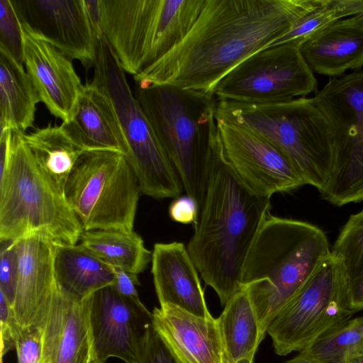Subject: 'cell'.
I'll use <instances>...</instances> for the list:
<instances>
[{
	"instance_id": "obj_1",
	"label": "cell",
	"mask_w": 363,
	"mask_h": 363,
	"mask_svg": "<svg viewBox=\"0 0 363 363\" xmlns=\"http://www.w3.org/2000/svg\"><path fill=\"white\" fill-rule=\"evenodd\" d=\"M323 0H206L177 46L133 77L135 83L168 84L213 94L220 80L264 50L301 16Z\"/></svg>"
},
{
	"instance_id": "obj_2",
	"label": "cell",
	"mask_w": 363,
	"mask_h": 363,
	"mask_svg": "<svg viewBox=\"0 0 363 363\" xmlns=\"http://www.w3.org/2000/svg\"><path fill=\"white\" fill-rule=\"evenodd\" d=\"M270 209V198L251 191L228 162L216 124L205 196L186 248L222 306L241 289L245 259Z\"/></svg>"
},
{
	"instance_id": "obj_3",
	"label": "cell",
	"mask_w": 363,
	"mask_h": 363,
	"mask_svg": "<svg viewBox=\"0 0 363 363\" xmlns=\"http://www.w3.org/2000/svg\"><path fill=\"white\" fill-rule=\"evenodd\" d=\"M330 255L324 232L311 223L269 214L245 259V289L265 335L272 321Z\"/></svg>"
},
{
	"instance_id": "obj_4",
	"label": "cell",
	"mask_w": 363,
	"mask_h": 363,
	"mask_svg": "<svg viewBox=\"0 0 363 363\" xmlns=\"http://www.w3.org/2000/svg\"><path fill=\"white\" fill-rule=\"evenodd\" d=\"M134 94L199 210L205 196L218 101L209 93L168 84L135 83Z\"/></svg>"
},
{
	"instance_id": "obj_5",
	"label": "cell",
	"mask_w": 363,
	"mask_h": 363,
	"mask_svg": "<svg viewBox=\"0 0 363 363\" xmlns=\"http://www.w3.org/2000/svg\"><path fill=\"white\" fill-rule=\"evenodd\" d=\"M23 135L12 130L8 164L0 174V240L36 238L76 245L83 228L64 192L36 164Z\"/></svg>"
},
{
	"instance_id": "obj_6",
	"label": "cell",
	"mask_w": 363,
	"mask_h": 363,
	"mask_svg": "<svg viewBox=\"0 0 363 363\" xmlns=\"http://www.w3.org/2000/svg\"><path fill=\"white\" fill-rule=\"evenodd\" d=\"M215 119L245 127L285 154L306 184L321 191L331 176L335 145L330 124L313 98L251 104L218 100Z\"/></svg>"
},
{
	"instance_id": "obj_7",
	"label": "cell",
	"mask_w": 363,
	"mask_h": 363,
	"mask_svg": "<svg viewBox=\"0 0 363 363\" xmlns=\"http://www.w3.org/2000/svg\"><path fill=\"white\" fill-rule=\"evenodd\" d=\"M206 0H103L104 35L133 77L182 42Z\"/></svg>"
},
{
	"instance_id": "obj_8",
	"label": "cell",
	"mask_w": 363,
	"mask_h": 363,
	"mask_svg": "<svg viewBox=\"0 0 363 363\" xmlns=\"http://www.w3.org/2000/svg\"><path fill=\"white\" fill-rule=\"evenodd\" d=\"M94 67L91 82L113 105L128 148L125 157L138 180L141 192L157 199L179 197L184 189L179 176L104 36L97 41Z\"/></svg>"
},
{
	"instance_id": "obj_9",
	"label": "cell",
	"mask_w": 363,
	"mask_h": 363,
	"mask_svg": "<svg viewBox=\"0 0 363 363\" xmlns=\"http://www.w3.org/2000/svg\"><path fill=\"white\" fill-rule=\"evenodd\" d=\"M140 193L125 155L113 150L84 152L64 190L83 230H133Z\"/></svg>"
},
{
	"instance_id": "obj_10",
	"label": "cell",
	"mask_w": 363,
	"mask_h": 363,
	"mask_svg": "<svg viewBox=\"0 0 363 363\" xmlns=\"http://www.w3.org/2000/svg\"><path fill=\"white\" fill-rule=\"evenodd\" d=\"M313 99L335 145L331 176L320 195L337 206L363 201V70L330 79Z\"/></svg>"
},
{
	"instance_id": "obj_11",
	"label": "cell",
	"mask_w": 363,
	"mask_h": 363,
	"mask_svg": "<svg viewBox=\"0 0 363 363\" xmlns=\"http://www.w3.org/2000/svg\"><path fill=\"white\" fill-rule=\"evenodd\" d=\"M346 283L339 261L331 255L272 321L267 333L276 354L300 352L333 326L350 318Z\"/></svg>"
},
{
	"instance_id": "obj_12",
	"label": "cell",
	"mask_w": 363,
	"mask_h": 363,
	"mask_svg": "<svg viewBox=\"0 0 363 363\" xmlns=\"http://www.w3.org/2000/svg\"><path fill=\"white\" fill-rule=\"evenodd\" d=\"M300 46L288 43L252 54L220 80L213 94L218 101L267 104L289 101L313 92L317 81Z\"/></svg>"
},
{
	"instance_id": "obj_13",
	"label": "cell",
	"mask_w": 363,
	"mask_h": 363,
	"mask_svg": "<svg viewBox=\"0 0 363 363\" xmlns=\"http://www.w3.org/2000/svg\"><path fill=\"white\" fill-rule=\"evenodd\" d=\"M224 155L243 184L267 198L306 184L291 160L251 130L216 119Z\"/></svg>"
},
{
	"instance_id": "obj_14",
	"label": "cell",
	"mask_w": 363,
	"mask_h": 363,
	"mask_svg": "<svg viewBox=\"0 0 363 363\" xmlns=\"http://www.w3.org/2000/svg\"><path fill=\"white\" fill-rule=\"evenodd\" d=\"M90 320L96 362L116 357L125 363H140L143 340L152 324V313L143 303L108 286L91 296Z\"/></svg>"
},
{
	"instance_id": "obj_15",
	"label": "cell",
	"mask_w": 363,
	"mask_h": 363,
	"mask_svg": "<svg viewBox=\"0 0 363 363\" xmlns=\"http://www.w3.org/2000/svg\"><path fill=\"white\" fill-rule=\"evenodd\" d=\"M21 23L85 68L94 65L97 40L84 0H11Z\"/></svg>"
},
{
	"instance_id": "obj_16",
	"label": "cell",
	"mask_w": 363,
	"mask_h": 363,
	"mask_svg": "<svg viewBox=\"0 0 363 363\" xmlns=\"http://www.w3.org/2000/svg\"><path fill=\"white\" fill-rule=\"evenodd\" d=\"M90 303L91 296L78 299L56 286L37 324L42 331L39 363L96 362Z\"/></svg>"
},
{
	"instance_id": "obj_17",
	"label": "cell",
	"mask_w": 363,
	"mask_h": 363,
	"mask_svg": "<svg viewBox=\"0 0 363 363\" xmlns=\"http://www.w3.org/2000/svg\"><path fill=\"white\" fill-rule=\"evenodd\" d=\"M21 26L26 71L40 101L55 118L67 122L84 86L72 60L23 23Z\"/></svg>"
},
{
	"instance_id": "obj_18",
	"label": "cell",
	"mask_w": 363,
	"mask_h": 363,
	"mask_svg": "<svg viewBox=\"0 0 363 363\" xmlns=\"http://www.w3.org/2000/svg\"><path fill=\"white\" fill-rule=\"evenodd\" d=\"M152 315L155 330L180 363H225L217 318L169 303L155 307Z\"/></svg>"
},
{
	"instance_id": "obj_19",
	"label": "cell",
	"mask_w": 363,
	"mask_h": 363,
	"mask_svg": "<svg viewBox=\"0 0 363 363\" xmlns=\"http://www.w3.org/2000/svg\"><path fill=\"white\" fill-rule=\"evenodd\" d=\"M151 262V273L160 305L172 304L201 317L212 316L198 270L184 243H155Z\"/></svg>"
},
{
	"instance_id": "obj_20",
	"label": "cell",
	"mask_w": 363,
	"mask_h": 363,
	"mask_svg": "<svg viewBox=\"0 0 363 363\" xmlns=\"http://www.w3.org/2000/svg\"><path fill=\"white\" fill-rule=\"evenodd\" d=\"M18 258V276L13 307L21 327L36 325L57 284L54 245L30 238L14 242Z\"/></svg>"
},
{
	"instance_id": "obj_21",
	"label": "cell",
	"mask_w": 363,
	"mask_h": 363,
	"mask_svg": "<svg viewBox=\"0 0 363 363\" xmlns=\"http://www.w3.org/2000/svg\"><path fill=\"white\" fill-rule=\"evenodd\" d=\"M61 126L84 152L113 150L127 155L128 145L108 96L92 82L83 86L69 121Z\"/></svg>"
},
{
	"instance_id": "obj_22",
	"label": "cell",
	"mask_w": 363,
	"mask_h": 363,
	"mask_svg": "<svg viewBox=\"0 0 363 363\" xmlns=\"http://www.w3.org/2000/svg\"><path fill=\"white\" fill-rule=\"evenodd\" d=\"M301 53L313 72L341 77L363 66V18L339 19L305 41Z\"/></svg>"
},
{
	"instance_id": "obj_23",
	"label": "cell",
	"mask_w": 363,
	"mask_h": 363,
	"mask_svg": "<svg viewBox=\"0 0 363 363\" xmlns=\"http://www.w3.org/2000/svg\"><path fill=\"white\" fill-rule=\"evenodd\" d=\"M53 245L55 281L63 292L85 299L102 288L114 285L112 267L79 244Z\"/></svg>"
},
{
	"instance_id": "obj_24",
	"label": "cell",
	"mask_w": 363,
	"mask_h": 363,
	"mask_svg": "<svg viewBox=\"0 0 363 363\" xmlns=\"http://www.w3.org/2000/svg\"><path fill=\"white\" fill-rule=\"evenodd\" d=\"M39 102L23 65L0 47V132L11 129L25 133L33 126Z\"/></svg>"
},
{
	"instance_id": "obj_25",
	"label": "cell",
	"mask_w": 363,
	"mask_h": 363,
	"mask_svg": "<svg viewBox=\"0 0 363 363\" xmlns=\"http://www.w3.org/2000/svg\"><path fill=\"white\" fill-rule=\"evenodd\" d=\"M224 306L217 320L225 363H253L265 335L245 289L235 292Z\"/></svg>"
},
{
	"instance_id": "obj_26",
	"label": "cell",
	"mask_w": 363,
	"mask_h": 363,
	"mask_svg": "<svg viewBox=\"0 0 363 363\" xmlns=\"http://www.w3.org/2000/svg\"><path fill=\"white\" fill-rule=\"evenodd\" d=\"M79 245L112 267L138 274L152 260V252L133 230L100 229L83 230Z\"/></svg>"
},
{
	"instance_id": "obj_27",
	"label": "cell",
	"mask_w": 363,
	"mask_h": 363,
	"mask_svg": "<svg viewBox=\"0 0 363 363\" xmlns=\"http://www.w3.org/2000/svg\"><path fill=\"white\" fill-rule=\"evenodd\" d=\"M23 136L40 169L64 192L67 179L84 151L61 125H48Z\"/></svg>"
},
{
	"instance_id": "obj_28",
	"label": "cell",
	"mask_w": 363,
	"mask_h": 363,
	"mask_svg": "<svg viewBox=\"0 0 363 363\" xmlns=\"http://www.w3.org/2000/svg\"><path fill=\"white\" fill-rule=\"evenodd\" d=\"M330 255L340 264L351 308L363 310V210L350 216Z\"/></svg>"
},
{
	"instance_id": "obj_29",
	"label": "cell",
	"mask_w": 363,
	"mask_h": 363,
	"mask_svg": "<svg viewBox=\"0 0 363 363\" xmlns=\"http://www.w3.org/2000/svg\"><path fill=\"white\" fill-rule=\"evenodd\" d=\"M362 9L363 0H324L294 21L265 49L288 43L301 45L330 23L343 17L362 14Z\"/></svg>"
},
{
	"instance_id": "obj_30",
	"label": "cell",
	"mask_w": 363,
	"mask_h": 363,
	"mask_svg": "<svg viewBox=\"0 0 363 363\" xmlns=\"http://www.w3.org/2000/svg\"><path fill=\"white\" fill-rule=\"evenodd\" d=\"M363 341V315L329 328L303 351L325 363H344L347 354Z\"/></svg>"
},
{
	"instance_id": "obj_31",
	"label": "cell",
	"mask_w": 363,
	"mask_h": 363,
	"mask_svg": "<svg viewBox=\"0 0 363 363\" xmlns=\"http://www.w3.org/2000/svg\"><path fill=\"white\" fill-rule=\"evenodd\" d=\"M0 47L23 65L22 26L11 0H0Z\"/></svg>"
},
{
	"instance_id": "obj_32",
	"label": "cell",
	"mask_w": 363,
	"mask_h": 363,
	"mask_svg": "<svg viewBox=\"0 0 363 363\" xmlns=\"http://www.w3.org/2000/svg\"><path fill=\"white\" fill-rule=\"evenodd\" d=\"M18 276V258L14 241L0 240V292L13 307Z\"/></svg>"
},
{
	"instance_id": "obj_33",
	"label": "cell",
	"mask_w": 363,
	"mask_h": 363,
	"mask_svg": "<svg viewBox=\"0 0 363 363\" xmlns=\"http://www.w3.org/2000/svg\"><path fill=\"white\" fill-rule=\"evenodd\" d=\"M15 349L18 363H39L42 352V331L40 327L18 326Z\"/></svg>"
},
{
	"instance_id": "obj_34",
	"label": "cell",
	"mask_w": 363,
	"mask_h": 363,
	"mask_svg": "<svg viewBox=\"0 0 363 363\" xmlns=\"http://www.w3.org/2000/svg\"><path fill=\"white\" fill-rule=\"evenodd\" d=\"M140 363H180L153 323L147 329L143 337Z\"/></svg>"
},
{
	"instance_id": "obj_35",
	"label": "cell",
	"mask_w": 363,
	"mask_h": 363,
	"mask_svg": "<svg viewBox=\"0 0 363 363\" xmlns=\"http://www.w3.org/2000/svg\"><path fill=\"white\" fill-rule=\"evenodd\" d=\"M18 326L12 306L0 292L1 363H3L4 355L15 348Z\"/></svg>"
},
{
	"instance_id": "obj_36",
	"label": "cell",
	"mask_w": 363,
	"mask_h": 363,
	"mask_svg": "<svg viewBox=\"0 0 363 363\" xmlns=\"http://www.w3.org/2000/svg\"><path fill=\"white\" fill-rule=\"evenodd\" d=\"M199 208L194 199L188 196L177 197L169 207V215L176 222L182 224L194 223L198 220Z\"/></svg>"
},
{
	"instance_id": "obj_37",
	"label": "cell",
	"mask_w": 363,
	"mask_h": 363,
	"mask_svg": "<svg viewBox=\"0 0 363 363\" xmlns=\"http://www.w3.org/2000/svg\"><path fill=\"white\" fill-rule=\"evenodd\" d=\"M111 267L115 274L116 281L113 286L117 291L136 303H143L136 289L137 286L140 285L138 274L130 273L119 267Z\"/></svg>"
},
{
	"instance_id": "obj_38",
	"label": "cell",
	"mask_w": 363,
	"mask_h": 363,
	"mask_svg": "<svg viewBox=\"0 0 363 363\" xmlns=\"http://www.w3.org/2000/svg\"><path fill=\"white\" fill-rule=\"evenodd\" d=\"M84 3L91 28L98 40L104 36L103 0H84Z\"/></svg>"
},
{
	"instance_id": "obj_39",
	"label": "cell",
	"mask_w": 363,
	"mask_h": 363,
	"mask_svg": "<svg viewBox=\"0 0 363 363\" xmlns=\"http://www.w3.org/2000/svg\"><path fill=\"white\" fill-rule=\"evenodd\" d=\"M344 363H363V341L347 354Z\"/></svg>"
},
{
	"instance_id": "obj_40",
	"label": "cell",
	"mask_w": 363,
	"mask_h": 363,
	"mask_svg": "<svg viewBox=\"0 0 363 363\" xmlns=\"http://www.w3.org/2000/svg\"><path fill=\"white\" fill-rule=\"evenodd\" d=\"M285 363H325V362L311 357L303 351H300L299 353L294 358L286 361Z\"/></svg>"
},
{
	"instance_id": "obj_41",
	"label": "cell",
	"mask_w": 363,
	"mask_h": 363,
	"mask_svg": "<svg viewBox=\"0 0 363 363\" xmlns=\"http://www.w3.org/2000/svg\"><path fill=\"white\" fill-rule=\"evenodd\" d=\"M360 16L363 18V12H362V13Z\"/></svg>"
},
{
	"instance_id": "obj_42",
	"label": "cell",
	"mask_w": 363,
	"mask_h": 363,
	"mask_svg": "<svg viewBox=\"0 0 363 363\" xmlns=\"http://www.w3.org/2000/svg\"><path fill=\"white\" fill-rule=\"evenodd\" d=\"M96 363H99V362H96Z\"/></svg>"
}]
</instances>
